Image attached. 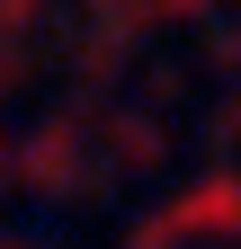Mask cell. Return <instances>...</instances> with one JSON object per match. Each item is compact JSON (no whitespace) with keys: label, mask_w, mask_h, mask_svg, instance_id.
<instances>
[]
</instances>
